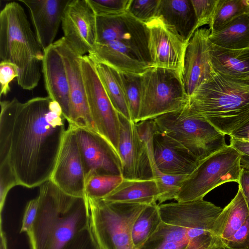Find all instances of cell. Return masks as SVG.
Here are the masks:
<instances>
[{
    "mask_svg": "<svg viewBox=\"0 0 249 249\" xmlns=\"http://www.w3.org/2000/svg\"><path fill=\"white\" fill-rule=\"evenodd\" d=\"M0 249H8L6 234L2 227V220H0Z\"/></svg>",
    "mask_w": 249,
    "mask_h": 249,
    "instance_id": "cell-45",
    "label": "cell"
},
{
    "mask_svg": "<svg viewBox=\"0 0 249 249\" xmlns=\"http://www.w3.org/2000/svg\"><path fill=\"white\" fill-rule=\"evenodd\" d=\"M18 77V71L14 64L5 61L0 63V96L6 95L10 91V83Z\"/></svg>",
    "mask_w": 249,
    "mask_h": 249,
    "instance_id": "cell-40",
    "label": "cell"
},
{
    "mask_svg": "<svg viewBox=\"0 0 249 249\" xmlns=\"http://www.w3.org/2000/svg\"><path fill=\"white\" fill-rule=\"evenodd\" d=\"M188 106L196 116L230 136L249 122V79L215 71L189 98Z\"/></svg>",
    "mask_w": 249,
    "mask_h": 249,
    "instance_id": "cell-4",
    "label": "cell"
},
{
    "mask_svg": "<svg viewBox=\"0 0 249 249\" xmlns=\"http://www.w3.org/2000/svg\"><path fill=\"white\" fill-rule=\"evenodd\" d=\"M53 45L61 56L67 75L70 90L68 124L98 133L87 98L80 64L81 56L75 52L63 36L55 41Z\"/></svg>",
    "mask_w": 249,
    "mask_h": 249,
    "instance_id": "cell-12",
    "label": "cell"
},
{
    "mask_svg": "<svg viewBox=\"0 0 249 249\" xmlns=\"http://www.w3.org/2000/svg\"><path fill=\"white\" fill-rule=\"evenodd\" d=\"M210 42L229 49L249 48V18L243 14L231 21L220 30L210 33Z\"/></svg>",
    "mask_w": 249,
    "mask_h": 249,
    "instance_id": "cell-27",
    "label": "cell"
},
{
    "mask_svg": "<svg viewBox=\"0 0 249 249\" xmlns=\"http://www.w3.org/2000/svg\"><path fill=\"white\" fill-rule=\"evenodd\" d=\"M238 184L242 190L249 211V171L242 168L240 180Z\"/></svg>",
    "mask_w": 249,
    "mask_h": 249,
    "instance_id": "cell-42",
    "label": "cell"
},
{
    "mask_svg": "<svg viewBox=\"0 0 249 249\" xmlns=\"http://www.w3.org/2000/svg\"><path fill=\"white\" fill-rule=\"evenodd\" d=\"M120 130L118 153L125 179H153V119L135 123L119 114Z\"/></svg>",
    "mask_w": 249,
    "mask_h": 249,
    "instance_id": "cell-10",
    "label": "cell"
},
{
    "mask_svg": "<svg viewBox=\"0 0 249 249\" xmlns=\"http://www.w3.org/2000/svg\"><path fill=\"white\" fill-rule=\"evenodd\" d=\"M249 135V122L242 127L240 128L234 133H233L230 136V137L243 141Z\"/></svg>",
    "mask_w": 249,
    "mask_h": 249,
    "instance_id": "cell-44",
    "label": "cell"
},
{
    "mask_svg": "<svg viewBox=\"0 0 249 249\" xmlns=\"http://www.w3.org/2000/svg\"><path fill=\"white\" fill-rule=\"evenodd\" d=\"M66 120L59 104L49 96L0 102V164L10 167L18 185L32 188L50 180Z\"/></svg>",
    "mask_w": 249,
    "mask_h": 249,
    "instance_id": "cell-1",
    "label": "cell"
},
{
    "mask_svg": "<svg viewBox=\"0 0 249 249\" xmlns=\"http://www.w3.org/2000/svg\"><path fill=\"white\" fill-rule=\"evenodd\" d=\"M96 18L88 0H70L64 12L63 37L81 56L90 52L97 43Z\"/></svg>",
    "mask_w": 249,
    "mask_h": 249,
    "instance_id": "cell-15",
    "label": "cell"
},
{
    "mask_svg": "<svg viewBox=\"0 0 249 249\" xmlns=\"http://www.w3.org/2000/svg\"><path fill=\"white\" fill-rule=\"evenodd\" d=\"M80 64L88 103L97 132L118 153L120 130L119 113L102 85L93 61L85 55L81 57Z\"/></svg>",
    "mask_w": 249,
    "mask_h": 249,
    "instance_id": "cell-11",
    "label": "cell"
},
{
    "mask_svg": "<svg viewBox=\"0 0 249 249\" xmlns=\"http://www.w3.org/2000/svg\"><path fill=\"white\" fill-rule=\"evenodd\" d=\"M122 175L92 174L86 178L85 193L87 198L103 199L122 182Z\"/></svg>",
    "mask_w": 249,
    "mask_h": 249,
    "instance_id": "cell-30",
    "label": "cell"
},
{
    "mask_svg": "<svg viewBox=\"0 0 249 249\" xmlns=\"http://www.w3.org/2000/svg\"><path fill=\"white\" fill-rule=\"evenodd\" d=\"M148 31V50L153 67L177 71L181 76L187 44L156 17L145 23Z\"/></svg>",
    "mask_w": 249,
    "mask_h": 249,
    "instance_id": "cell-17",
    "label": "cell"
},
{
    "mask_svg": "<svg viewBox=\"0 0 249 249\" xmlns=\"http://www.w3.org/2000/svg\"><path fill=\"white\" fill-rule=\"evenodd\" d=\"M28 8L37 39L43 51L52 46L70 0H19Z\"/></svg>",
    "mask_w": 249,
    "mask_h": 249,
    "instance_id": "cell-20",
    "label": "cell"
},
{
    "mask_svg": "<svg viewBox=\"0 0 249 249\" xmlns=\"http://www.w3.org/2000/svg\"><path fill=\"white\" fill-rule=\"evenodd\" d=\"M245 8V14L249 18V0H243Z\"/></svg>",
    "mask_w": 249,
    "mask_h": 249,
    "instance_id": "cell-47",
    "label": "cell"
},
{
    "mask_svg": "<svg viewBox=\"0 0 249 249\" xmlns=\"http://www.w3.org/2000/svg\"><path fill=\"white\" fill-rule=\"evenodd\" d=\"M230 145L242 155L249 156V142L230 137Z\"/></svg>",
    "mask_w": 249,
    "mask_h": 249,
    "instance_id": "cell-43",
    "label": "cell"
},
{
    "mask_svg": "<svg viewBox=\"0 0 249 249\" xmlns=\"http://www.w3.org/2000/svg\"><path fill=\"white\" fill-rule=\"evenodd\" d=\"M39 205L38 196L27 204L22 220L20 233H28L31 229L36 218Z\"/></svg>",
    "mask_w": 249,
    "mask_h": 249,
    "instance_id": "cell-41",
    "label": "cell"
},
{
    "mask_svg": "<svg viewBox=\"0 0 249 249\" xmlns=\"http://www.w3.org/2000/svg\"><path fill=\"white\" fill-rule=\"evenodd\" d=\"M87 199L90 229L101 249H134L133 226L147 205Z\"/></svg>",
    "mask_w": 249,
    "mask_h": 249,
    "instance_id": "cell-7",
    "label": "cell"
},
{
    "mask_svg": "<svg viewBox=\"0 0 249 249\" xmlns=\"http://www.w3.org/2000/svg\"><path fill=\"white\" fill-rule=\"evenodd\" d=\"M93 62L99 78L114 108L119 114L132 121L119 71L104 63Z\"/></svg>",
    "mask_w": 249,
    "mask_h": 249,
    "instance_id": "cell-28",
    "label": "cell"
},
{
    "mask_svg": "<svg viewBox=\"0 0 249 249\" xmlns=\"http://www.w3.org/2000/svg\"><path fill=\"white\" fill-rule=\"evenodd\" d=\"M209 51L214 71L232 78L249 79V48L229 49L210 42Z\"/></svg>",
    "mask_w": 249,
    "mask_h": 249,
    "instance_id": "cell-24",
    "label": "cell"
},
{
    "mask_svg": "<svg viewBox=\"0 0 249 249\" xmlns=\"http://www.w3.org/2000/svg\"><path fill=\"white\" fill-rule=\"evenodd\" d=\"M160 0H130L127 12L145 24L157 17Z\"/></svg>",
    "mask_w": 249,
    "mask_h": 249,
    "instance_id": "cell-34",
    "label": "cell"
},
{
    "mask_svg": "<svg viewBox=\"0 0 249 249\" xmlns=\"http://www.w3.org/2000/svg\"><path fill=\"white\" fill-rule=\"evenodd\" d=\"M159 192L156 180L123 179L120 185L103 199L109 202L148 205L157 201Z\"/></svg>",
    "mask_w": 249,
    "mask_h": 249,
    "instance_id": "cell-25",
    "label": "cell"
},
{
    "mask_svg": "<svg viewBox=\"0 0 249 249\" xmlns=\"http://www.w3.org/2000/svg\"><path fill=\"white\" fill-rule=\"evenodd\" d=\"M37 215L27 233L31 249H63L90 226L87 197L64 193L49 180L39 186Z\"/></svg>",
    "mask_w": 249,
    "mask_h": 249,
    "instance_id": "cell-3",
    "label": "cell"
},
{
    "mask_svg": "<svg viewBox=\"0 0 249 249\" xmlns=\"http://www.w3.org/2000/svg\"><path fill=\"white\" fill-rule=\"evenodd\" d=\"M188 102L179 73L151 67L141 74V105L136 123L179 110Z\"/></svg>",
    "mask_w": 249,
    "mask_h": 249,
    "instance_id": "cell-9",
    "label": "cell"
},
{
    "mask_svg": "<svg viewBox=\"0 0 249 249\" xmlns=\"http://www.w3.org/2000/svg\"><path fill=\"white\" fill-rule=\"evenodd\" d=\"M119 72L131 120L136 123L141 105V74Z\"/></svg>",
    "mask_w": 249,
    "mask_h": 249,
    "instance_id": "cell-31",
    "label": "cell"
},
{
    "mask_svg": "<svg viewBox=\"0 0 249 249\" xmlns=\"http://www.w3.org/2000/svg\"><path fill=\"white\" fill-rule=\"evenodd\" d=\"M249 249V247L248 248H246V249Z\"/></svg>",
    "mask_w": 249,
    "mask_h": 249,
    "instance_id": "cell-48",
    "label": "cell"
},
{
    "mask_svg": "<svg viewBox=\"0 0 249 249\" xmlns=\"http://www.w3.org/2000/svg\"><path fill=\"white\" fill-rule=\"evenodd\" d=\"M241 154L228 145L200 160L183 182L175 199L186 202L203 199L210 191L228 182L239 183Z\"/></svg>",
    "mask_w": 249,
    "mask_h": 249,
    "instance_id": "cell-8",
    "label": "cell"
},
{
    "mask_svg": "<svg viewBox=\"0 0 249 249\" xmlns=\"http://www.w3.org/2000/svg\"><path fill=\"white\" fill-rule=\"evenodd\" d=\"M88 55L93 61L107 64L119 71L142 74L152 67L136 51L116 41L96 43Z\"/></svg>",
    "mask_w": 249,
    "mask_h": 249,
    "instance_id": "cell-22",
    "label": "cell"
},
{
    "mask_svg": "<svg viewBox=\"0 0 249 249\" xmlns=\"http://www.w3.org/2000/svg\"><path fill=\"white\" fill-rule=\"evenodd\" d=\"M241 165L243 168L249 171V156L241 154Z\"/></svg>",
    "mask_w": 249,
    "mask_h": 249,
    "instance_id": "cell-46",
    "label": "cell"
},
{
    "mask_svg": "<svg viewBox=\"0 0 249 249\" xmlns=\"http://www.w3.org/2000/svg\"><path fill=\"white\" fill-rule=\"evenodd\" d=\"M210 33L209 29H198L186 46L182 81L189 98L215 72L210 59Z\"/></svg>",
    "mask_w": 249,
    "mask_h": 249,
    "instance_id": "cell-18",
    "label": "cell"
},
{
    "mask_svg": "<svg viewBox=\"0 0 249 249\" xmlns=\"http://www.w3.org/2000/svg\"><path fill=\"white\" fill-rule=\"evenodd\" d=\"M63 249H101L90 226L78 233Z\"/></svg>",
    "mask_w": 249,
    "mask_h": 249,
    "instance_id": "cell-38",
    "label": "cell"
},
{
    "mask_svg": "<svg viewBox=\"0 0 249 249\" xmlns=\"http://www.w3.org/2000/svg\"><path fill=\"white\" fill-rule=\"evenodd\" d=\"M249 216L247 202L238 186L235 196L223 208L217 219L218 234L224 247L226 241L240 228Z\"/></svg>",
    "mask_w": 249,
    "mask_h": 249,
    "instance_id": "cell-26",
    "label": "cell"
},
{
    "mask_svg": "<svg viewBox=\"0 0 249 249\" xmlns=\"http://www.w3.org/2000/svg\"><path fill=\"white\" fill-rule=\"evenodd\" d=\"M222 209L203 199L159 205L161 223L139 249H225L217 226Z\"/></svg>",
    "mask_w": 249,
    "mask_h": 249,
    "instance_id": "cell-2",
    "label": "cell"
},
{
    "mask_svg": "<svg viewBox=\"0 0 249 249\" xmlns=\"http://www.w3.org/2000/svg\"><path fill=\"white\" fill-rule=\"evenodd\" d=\"M97 43L116 41L135 51L153 67L149 50V31L145 24L128 12L115 16H97Z\"/></svg>",
    "mask_w": 249,
    "mask_h": 249,
    "instance_id": "cell-13",
    "label": "cell"
},
{
    "mask_svg": "<svg viewBox=\"0 0 249 249\" xmlns=\"http://www.w3.org/2000/svg\"><path fill=\"white\" fill-rule=\"evenodd\" d=\"M42 72L48 96L59 104L68 122L70 90L67 75L61 56L53 45L44 52Z\"/></svg>",
    "mask_w": 249,
    "mask_h": 249,
    "instance_id": "cell-21",
    "label": "cell"
},
{
    "mask_svg": "<svg viewBox=\"0 0 249 249\" xmlns=\"http://www.w3.org/2000/svg\"><path fill=\"white\" fill-rule=\"evenodd\" d=\"M96 16H115L127 12L130 0H88Z\"/></svg>",
    "mask_w": 249,
    "mask_h": 249,
    "instance_id": "cell-35",
    "label": "cell"
},
{
    "mask_svg": "<svg viewBox=\"0 0 249 249\" xmlns=\"http://www.w3.org/2000/svg\"><path fill=\"white\" fill-rule=\"evenodd\" d=\"M154 162L152 165L153 178L159 192L157 201L160 204L169 200H175L188 176L164 174L158 169Z\"/></svg>",
    "mask_w": 249,
    "mask_h": 249,
    "instance_id": "cell-33",
    "label": "cell"
},
{
    "mask_svg": "<svg viewBox=\"0 0 249 249\" xmlns=\"http://www.w3.org/2000/svg\"><path fill=\"white\" fill-rule=\"evenodd\" d=\"M86 179L74 129L69 124L50 180L66 194L84 197Z\"/></svg>",
    "mask_w": 249,
    "mask_h": 249,
    "instance_id": "cell-14",
    "label": "cell"
},
{
    "mask_svg": "<svg viewBox=\"0 0 249 249\" xmlns=\"http://www.w3.org/2000/svg\"><path fill=\"white\" fill-rule=\"evenodd\" d=\"M197 19L198 28L211 22L219 0H191Z\"/></svg>",
    "mask_w": 249,
    "mask_h": 249,
    "instance_id": "cell-36",
    "label": "cell"
},
{
    "mask_svg": "<svg viewBox=\"0 0 249 249\" xmlns=\"http://www.w3.org/2000/svg\"><path fill=\"white\" fill-rule=\"evenodd\" d=\"M152 148L155 165L164 174L188 176L199 162L183 145L156 127Z\"/></svg>",
    "mask_w": 249,
    "mask_h": 249,
    "instance_id": "cell-19",
    "label": "cell"
},
{
    "mask_svg": "<svg viewBox=\"0 0 249 249\" xmlns=\"http://www.w3.org/2000/svg\"><path fill=\"white\" fill-rule=\"evenodd\" d=\"M245 14L243 0H219L209 26L211 33H215L237 17Z\"/></svg>",
    "mask_w": 249,
    "mask_h": 249,
    "instance_id": "cell-32",
    "label": "cell"
},
{
    "mask_svg": "<svg viewBox=\"0 0 249 249\" xmlns=\"http://www.w3.org/2000/svg\"><path fill=\"white\" fill-rule=\"evenodd\" d=\"M18 185L16 178L10 167L0 164V212L1 213L9 191Z\"/></svg>",
    "mask_w": 249,
    "mask_h": 249,
    "instance_id": "cell-37",
    "label": "cell"
},
{
    "mask_svg": "<svg viewBox=\"0 0 249 249\" xmlns=\"http://www.w3.org/2000/svg\"><path fill=\"white\" fill-rule=\"evenodd\" d=\"M43 57L22 6L16 1L6 3L0 12V61L16 65L17 82L23 89L31 90L37 86Z\"/></svg>",
    "mask_w": 249,
    "mask_h": 249,
    "instance_id": "cell-5",
    "label": "cell"
},
{
    "mask_svg": "<svg viewBox=\"0 0 249 249\" xmlns=\"http://www.w3.org/2000/svg\"><path fill=\"white\" fill-rule=\"evenodd\" d=\"M153 120L159 131L178 142L199 161L228 145L225 135L193 114L188 104Z\"/></svg>",
    "mask_w": 249,
    "mask_h": 249,
    "instance_id": "cell-6",
    "label": "cell"
},
{
    "mask_svg": "<svg viewBox=\"0 0 249 249\" xmlns=\"http://www.w3.org/2000/svg\"><path fill=\"white\" fill-rule=\"evenodd\" d=\"M161 219L159 204L147 205L135 220L132 231L134 249H139L157 231Z\"/></svg>",
    "mask_w": 249,
    "mask_h": 249,
    "instance_id": "cell-29",
    "label": "cell"
},
{
    "mask_svg": "<svg viewBox=\"0 0 249 249\" xmlns=\"http://www.w3.org/2000/svg\"><path fill=\"white\" fill-rule=\"evenodd\" d=\"M157 17L186 44L198 29L191 0H160Z\"/></svg>",
    "mask_w": 249,
    "mask_h": 249,
    "instance_id": "cell-23",
    "label": "cell"
},
{
    "mask_svg": "<svg viewBox=\"0 0 249 249\" xmlns=\"http://www.w3.org/2000/svg\"><path fill=\"white\" fill-rule=\"evenodd\" d=\"M72 126L86 177L92 174L122 175L121 159L110 143L96 132L84 127Z\"/></svg>",
    "mask_w": 249,
    "mask_h": 249,
    "instance_id": "cell-16",
    "label": "cell"
},
{
    "mask_svg": "<svg viewBox=\"0 0 249 249\" xmlns=\"http://www.w3.org/2000/svg\"><path fill=\"white\" fill-rule=\"evenodd\" d=\"M225 249H244L249 247V216L224 244Z\"/></svg>",
    "mask_w": 249,
    "mask_h": 249,
    "instance_id": "cell-39",
    "label": "cell"
}]
</instances>
